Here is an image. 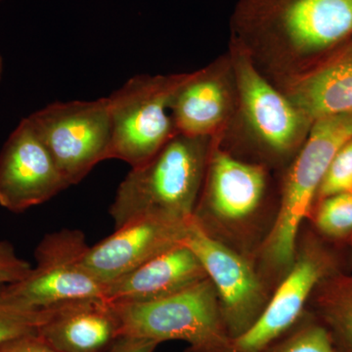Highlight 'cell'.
I'll list each match as a JSON object with an SVG mask.
<instances>
[{"mask_svg": "<svg viewBox=\"0 0 352 352\" xmlns=\"http://www.w3.org/2000/svg\"><path fill=\"white\" fill-rule=\"evenodd\" d=\"M352 41V0H239L230 43L277 87Z\"/></svg>", "mask_w": 352, "mask_h": 352, "instance_id": "cell-1", "label": "cell"}, {"mask_svg": "<svg viewBox=\"0 0 352 352\" xmlns=\"http://www.w3.org/2000/svg\"><path fill=\"white\" fill-rule=\"evenodd\" d=\"M212 144V138L176 133L151 159L131 168L109 210L115 228L139 217L191 219Z\"/></svg>", "mask_w": 352, "mask_h": 352, "instance_id": "cell-2", "label": "cell"}, {"mask_svg": "<svg viewBox=\"0 0 352 352\" xmlns=\"http://www.w3.org/2000/svg\"><path fill=\"white\" fill-rule=\"evenodd\" d=\"M236 85L237 112L222 136L237 138L271 160L296 156L314 122L271 82L239 47L229 43Z\"/></svg>", "mask_w": 352, "mask_h": 352, "instance_id": "cell-3", "label": "cell"}, {"mask_svg": "<svg viewBox=\"0 0 352 352\" xmlns=\"http://www.w3.org/2000/svg\"><path fill=\"white\" fill-rule=\"evenodd\" d=\"M352 138V113L315 120L298 150L282 190L276 222L266 240L264 256L278 270L293 265L296 236L311 214L315 199L333 156Z\"/></svg>", "mask_w": 352, "mask_h": 352, "instance_id": "cell-4", "label": "cell"}, {"mask_svg": "<svg viewBox=\"0 0 352 352\" xmlns=\"http://www.w3.org/2000/svg\"><path fill=\"white\" fill-rule=\"evenodd\" d=\"M214 285L204 280L175 295L140 303L113 305L120 336L154 340H182L187 352H226L230 337L224 326Z\"/></svg>", "mask_w": 352, "mask_h": 352, "instance_id": "cell-5", "label": "cell"}, {"mask_svg": "<svg viewBox=\"0 0 352 352\" xmlns=\"http://www.w3.org/2000/svg\"><path fill=\"white\" fill-rule=\"evenodd\" d=\"M189 73L132 76L107 97L112 139L107 160L144 164L176 134L170 104Z\"/></svg>", "mask_w": 352, "mask_h": 352, "instance_id": "cell-6", "label": "cell"}, {"mask_svg": "<svg viewBox=\"0 0 352 352\" xmlns=\"http://www.w3.org/2000/svg\"><path fill=\"white\" fill-rule=\"evenodd\" d=\"M88 249L85 233L78 229L46 234L34 251L36 266L24 279L0 288V295L18 307L36 311L104 298L106 286L83 265Z\"/></svg>", "mask_w": 352, "mask_h": 352, "instance_id": "cell-7", "label": "cell"}, {"mask_svg": "<svg viewBox=\"0 0 352 352\" xmlns=\"http://www.w3.org/2000/svg\"><path fill=\"white\" fill-rule=\"evenodd\" d=\"M28 118L69 187L107 160L112 139L107 97L53 102Z\"/></svg>", "mask_w": 352, "mask_h": 352, "instance_id": "cell-8", "label": "cell"}, {"mask_svg": "<svg viewBox=\"0 0 352 352\" xmlns=\"http://www.w3.org/2000/svg\"><path fill=\"white\" fill-rule=\"evenodd\" d=\"M337 252L319 240L307 245L258 320L231 339L226 352H268L296 327L308 298L326 278L342 273Z\"/></svg>", "mask_w": 352, "mask_h": 352, "instance_id": "cell-9", "label": "cell"}, {"mask_svg": "<svg viewBox=\"0 0 352 352\" xmlns=\"http://www.w3.org/2000/svg\"><path fill=\"white\" fill-rule=\"evenodd\" d=\"M183 243L201 261L220 298V312L230 339L239 337L263 314V289L244 259L222 245L192 217Z\"/></svg>", "mask_w": 352, "mask_h": 352, "instance_id": "cell-10", "label": "cell"}, {"mask_svg": "<svg viewBox=\"0 0 352 352\" xmlns=\"http://www.w3.org/2000/svg\"><path fill=\"white\" fill-rule=\"evenodd\" d=\"M69 187L31 120H21L0 152V206L23 212Z\"/></svg>", "mask_w": 352, "mask_h": 352, "instance_id": "cell-11", "label": "cell"}, {"mask_svg": "<svg viewBox=\"0 0 352 352\" xmlns=\"http://www.w3.org/2000/svg\"><path fill=\"white\" fill-rule=\"evenodd\" d=\"M238 94L230 55L191 72L170 104L176 133L221 138L237 112Z\"/></svg>", "mask_w": 352, "mask_h": 352, "instance_id": "cell-12", "label": "cell"}, {"mask_svg": "<svg viewBox=\"0 0 352 352\" xmlns=\"http://www.w3.org/2000/svg\"><path fill=\"white\" fill-rule=\"evenodd\" d=\"M188 220L159 217L131 220L98 244L89 247L83 265L107 286L162 252L182 244Z\"/></svg>", "mask_w": 352, "mask_h": 352, "instance_id": "cell-13", "label": "cell"}, {"mask_svg": "<svg viewBox=\"0 0 352 352\" xmlns=\"http://www.w3.org/2000/svg\"><path fill=\"white\" fill-rule=\"evenodd\" d=\"M267 179L265 166L238 159L212 138L200 208L217 219H247L261 206Z\"/></svg>", "mask_w": 352, "mask_h": 352, "instance_id": "cell-14", "label": "cell"}, {"mask_svg": "<svg viewBox=\"0 0 352 352\" xmlns=\"http://www.w3.org/2000/svg\"><path fill=\"white\" fill-rule=\"evenodd\" d=\"M208 279L201 261L184 243L150 259L106 286L105 298L113 305L152 302Z\"/></svg>", "mask_w": 352, "mask_h": 352, "instance_id": "cell-15", "label": "cell"}, {"mask_svg": "<svg viewBox=\"0 0 352 352\" xmlns=\"http://www.w3.org/2000/svg\"><path fill=\"white\" fill-rule=\"evenodd\" d=\"M36 333L61 352H109L122 338L116 308L103 298L51 309Z\"/></svg>", "mask_w": 352, "mask_h": 352, "instance_id": "cell-16", "label": "cell"}, {"mask_svg": "<svg viewBox=\"0 0 352 352\" xmlns=\"http://www.w3.org/2000/svg\"><path fill=\"white\" fill-rule=\"evenodd\" d=\"M278 88L312 122L352 113V41L307 73Z\"/></svg>", "mask_w": 352, "mask_h": 352, "instance_id": "cell-17", "label": "cell"}, {"mask_svg": "<svg viewBox=\"0 0 352 352\" xmlns=\"http://www.w3.org/2000/svg\"><path fill=\"white\" fill-rule=\"evenodd\" d=\"M312 298L314 318L327 329L336 352H352V275L326 278Z\"/></svg>", "mask_w": 352, "mask_h": 352, "instance_id": "cell-18", "label": "cell"}, {"mask_svg": "<svg viewBox=\"0 0 352 352\" xmlns=\"http://www.w3.org/2000/svg\"><path fill=\"white\" fill-rule=\"evenodd\" d=\"M314 210L315 226L324 239L352 247V193L328 197Z\"/></svg>", "mask_w": 352, "mask_h": 352, "instance_id": "cell-19", "label": "cell"}, {"mask_svg": "<svg viewBox=\"0 0 352 352\" xmlns=\"http://www.w3.org/2000/svg\"><path fill=\"white\" fill-rule=\"evenodd\" d=\"M268 352H336L327 329L316 319L295 327Z\"/></svg>", "mask_w": 352, "mask_h": 352, "instance_id": "cell-20", "label": "cell"}, {"mask_svg": "<svg viewBox=\"0 0 352 352\" xmlns=\"http://www.w3.org/2000/svg\"><path fill=\"white\" fill-rule=\"evenodd\" d=\"M50 314L25 309L9 302L0 295V344L22 336L36 333Z\"/></svg>", "mask_w": 352, "mask_h": 352, "instance_id": "cell-21", "label": "cell"}, {"mask_svg": "<svg viewBox=\"0 0 352 352\" xmlns=\"http://www.w3.org/2000/svg\"><path fill=\"white\" fill-rule=\"evenodd\" d=\"M344 193H352V138L333 156L317 192L315 204Z\"/></svg>", "mask_w": 352, "mask_h": 352, "instance_id": "cell-22", "label": "cell"}, {"mask_svg": "<svg viewBox=\"0 0 352 352\" xmlns=\"http://www.w3.org/2000/svg\"><path fill=\"white\" fill-rule=\"evenodd\" d=\"M31 264L21 258L7 241H0V288L17 283L32 270Z\"/></svg>", "mask_w": 352, "mask_h": 352, "instance_id": "cell-23", "label": "cell"}, {"mask_svg": "<svg viewBox=\"0 0 352 352\" xmlns=\"http://www.w3.org/2000/svg\"><path fill=\"white\" fill-rule=\"evenodd\" d=\"M0 352H61L38 333H29L0 344Z\"/></svg>", "mask_w": 352, "mask_h": 352, "instance_id": "cell-24", "label": "cell"}, {"mask_svg": "<svg viewBox=\"0 0 352 352\" xmlns=\"http://www.w3.org/2000/svg\"><path fill=\"white\" fill-rule=\"evenodd\" d=\"M157 346L154 340L122 337L109 352H153Z\"/></svg>", "mask_w": 352, "mask_h": 352, "instance_id": "cell-25", "label": "cell"}, {"mask_svg": "<svg viewBox=\"0 0 352 352\" xmlns=\"http://www.w3.org/2000/svg\"><path fill=\"white\" fill-rule=\"evenodd\" d=\"M3 72H4L3 57H2V55L0 54V82H1L2 76H3Z\"/></svg>", "mask_w": 352, "mask_h": 352, "instance_id": "cell-26", "label": "cell"}, {"mask_svg": "<svg viewBox=\"0 0 352 352\" xmlns=\"http://www.w3.org/2000/svg\"><path fill=\"white\" fill-rule=\"evenodd\" d=\"M2 1H3V0H0V2H2Z\"/></svg>", "mask_w": 352, "mask_h": 352, "instance_id": "cell-27", "label": "cell"}]
</instances>
